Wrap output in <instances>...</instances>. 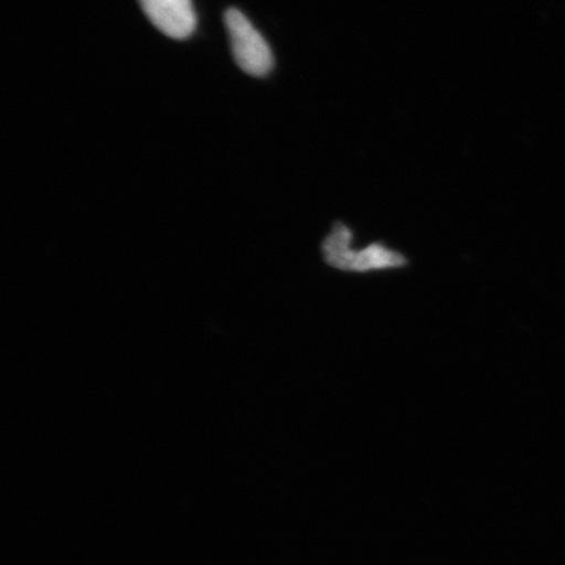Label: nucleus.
<instances>
[{
    "label": "nucleus",
    "instance_id": "f257e3e1",
    "mask_svg": "<svg viewBox=\"0 0 565 565\" xmlns=\"http://www.w3.org/2000/svg\"><path fill=\"white\" fill-rule=\"evenodd\" d=\"M352 237L348 225L335 223L333 231L322 243L324 263L338 270L353 273L385 270L405 267L408 264L404 254L388 249L383 244H372L363 250H352Z\"/></svg>",
    "mask_w": 565,
    "mask_h": 565
},
{
    "label": "nucleus",
    "instance_id": "f03ea898",
    "mask_svg": "<svg viewBox=\"0 0 565 565\" xmlns=\"http://www.w3.org/2000/svg\"><path fill=\"white\" fill-rule=\"evenodd\" d=\"M233 55L246 74L263 77L270 73L274 58L270 46L242 11L225 13Z\"/></svg>",
    "mask_w": 565,
    "mask_h": 565
},
{
    "label": "nucleus",
    "instance_id": "7ed1b4c3",
    "mask_svg": "<svg viewBox=\"0 0 565 565\" xmlns=\"http://www.w3.org/2000/svg\"><path fill=\"white\" fill-rule=\"evenodd\" d=\"M151 23L175 40L188 39L195 30L196 17L192 0H139Z\"/></svg>",
    "mask_w": 565,
    "mask_h": 565
}]
</instances>
